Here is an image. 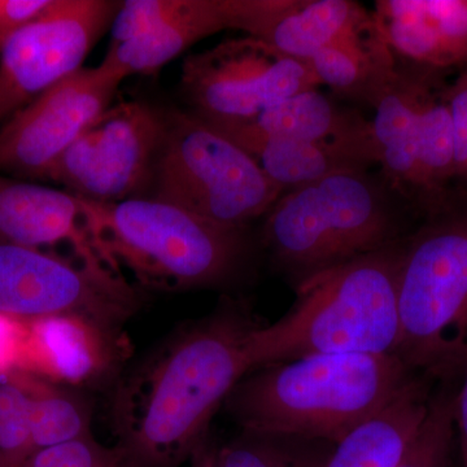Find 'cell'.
Here are the masks:
<instances>
[{
  "label": "cell",
  "instance_id": "1",
  "mask_svg": "<svg viewBox=\"0 0 467 467\" xmlns=\"http://www.w3.org/2000/svg\"><path fill=\"white\" fill-rule=\"evenodd\" d=\"M260 322L226 297L178 331L119 392V450L128 467H178L209 435V423L248 374L245 344Z\"/></svg>",
  "mask_w": 467,
  "mask_h": 467
},
{
  "label": "cell",
  "instance_id": "2",
  "mask_svg": "<svg viewBox=\"0 0 467 467\" xmlns=\"http://www.w3.org/2000/svg\"><path fill=\"white\" fill-rule=\"evenodd\" d=\"M396 355H318L256 368L225 400L242 431L337 445L414 377Z\"/></svg>",
  "mask_w": 467,
  "mask_h": 467
},
{
  "label": "cell",
  "instance_id": "3",
  "mask_svg": "<svg viewBox=\"0 0 467 467\" xmlns=\"http://www.w3.org/2000/svg\"><path fill=\"white\" fill-rule=\"evenodd\" d=\"M402 239L295 285L296 297L284 317L248 337V370L309 356L396 355Z\"/></svg>",
  "mask_w": 467,
  "mask_h": 467
},
{
  "label": "cell",
  "instance_id": "4",
  "mask_svg": "<svg viewBox=\"0 0 467 467\" xmlns=\"http://www.w3.org/2000/svg\"><path fill=\"white\" fill-rule=\"evenodd\" d=\"M401 243L396 356L451 386L467 368V190L454 187Z\"/></svg>",
  "mask_w": 467,
  "mask_h": 467
},
{
  "label": "cell",
  "instance_id": "5",
  "mask_svg": "<svg viewBox=\"0 0 467 467\" xmlns=\"http://www.w3.org/2000/svg\"><path fill=\"white\" fill-rule=\"evenodd\" d=\"M408 209L380 175L337 171L282 193L266 213L261 242L295 285L400 241L411 230Z\"/></svg>",
  "mask_w": 467,
  "mask_h": 467
},
{
  "label": "cell",
  "instance_id": "6",
  "mask_svg": "<svg viewBox=\"0 0 467 467\" xmlns=\"http://www.w3.org/2000/svg\"><path fill=\"white\" fill-rule=\"evenodd\" d=\"M84 202L100 250L143 287H217L238 275L247 260L245 227L218 225L153 196Z\"/></svg>",
  "mask_w": 467,
  "mask_h": 467
},
{
  "label": "cell",
  "instance_id": "7",
  "mask_svg": "<svg viewBox=\"0 0 467 467\" xmlns=\"http://www.w3.org/2000/svg\"><path fill=\"white\" fill-rule=\"evenodd\" d=\"M149 190L147 196L227 227L247 226L284 193L247 150L201 117L181 110L164 113Z\"/></svg>",
  "mask_w": 467,
  "mask_h": 467
},
{
  "label": "cell",
  "instance_id": "8",
  "mask_svg": "<svg viewBox=\"0 0 467 467\" xmlns=\"http://www.w3.org/2000/svg\"><path fill=\"white\" fill-rule=\"evenodd\" d=\"M380 177L420 218L456 187L453 126L438 73L398 63L373 106Z\"/></svg>",
  "mask_w": 467,
  "mask_h": 467
},
{
  "label": "cell",
  "instance_id": "9",
  "mask_svg": "<svg viewBox=\"0 0 467 467\" xmlns=\"http://www.w3.org/2000/svg\"><path fill=\"white\" fill-rule=\"evenodd\" d=\"M140 306L121 275L0 236V313L32 322L70 316L112 331Z\"/></svg>",
  "mask_w": 467,
  "mask_h": 467
},
{
  "label": "cell",
  "instance_id": "10",
  "mask_svg": "<svg viewBox=\"0 0 467 467\" xmlns=\"http://www.w3.org/2000/svg\"><path fill=\"white\" fill-rule=\"evenodd\" d=\"M319 86L306 61L247 36L190 55L181 72V90L193 115L216 128L244 124L279 101Z\"/></svg>",
  "mask_w": 467,
  "mask_h": 467
},
{
  "label": "cell",
  "instance_id": "11",
  "mask_svg": "<svg viewBox=\"0 0 467 467\" xmlns=\"http://www.w3.org/2000/svg\"><path fill=\"white\" fill-rule=\"evenodd\" d=\"M164 134V113L142 101L110 107L52 165L45 181L95 202L149 190Z\"/></svg>",
  "mask_w": 467,
  "mask_h": 467
},
{
  "label": "cell",
  "instance_id": "12",
  "mask_svg": "<svg viewBox=\"0 0 467 467\" xmlns=\"http://www.w3.org/2000/svg\"><path fill=\"white\" fill-rule=\"evenodd\" d=\"M121 3L51 0L0 52V124L81 69Z\"/></svg>",
  "mask_w": 467,
  "mask_h": 467
},
{
  "label": "cell",
  "instance_id": "13",
  "mask_svg": "<svg viewBox=\"0 0 467 467\" xmlns=\"http://www.w3.org/2000/svg\"><path fill=\"white\" fill-rule=\"evenodd\" d=\"M122 82L81 67L17 110L0 128V173L45 181L77 138L112 107Z\"/></svg>",
  "mask_w": 467,
  "mask_h": 467
},
{
  "label": "cell",
  "instance_id": "14",
  "mask_svg": "<svg viewBox=\"0 0 467 467\" xmlns=\"http://www.w3.org/2000/svg\"><path fill=\"white\" fill-rule=\"evenodd\" d=\"M0 236L57 254L63 247L86 266L124 276L95 241L84 199L66 190L0 173Z\"/></svg>",
  "mask_w": 467,
  "mask_h": 467
},
{
  "label": "cell",
  "instance_id": "15",
  "mask_svg": "<svg viewBox=\"0 0 467 467\" xmlns=\"http://www.w3.org/2000/svg\"><path fill=\"white\" fill-rule=\"evenodd\" d=\"M226 9L229 29L306 63L374 21L373 12L352 0H226Z\"/></svg>",
  "mask_w": 467,
  "mask_h": 467
},
{
  "label": "cell",
  "instance_id": "16",
  "mask_svg": "<svg viewBox=\"0 0 467 467\" xmlns=\"http://www.w3.org/2000/svg\"><path fill=\"white\" fill-rule=\"evenodd\" d=\"M216 129L233 140L287 138L346 150L367 168L378 164L371 122L342 109L318 88L297 92L244 124Z\"/></svg>",
  "mask_w": 467,
  "mask_h": 467
},
{
  "label": "cell",
  "instance_id": "17",
  "mask_svg": "<svg viewBox=\"0 0 467 467\" xmlns=\"http://www.w3.org/2000/svg\"><path fill=\"white\" fill-rule=\"evenodd\" d=\"M229 29L226 0H183L182 7L140 38L110 46L101 69L119 81L156 72L196 42Z\"/></svg>",
  "mask_w": 467,
  "mask_h": 467
},
{
  "label": "cell",
  "instance_id": "18",
  "mask_svg": "<svg viewBox=\"0 0 467 467\" xmlns=\"http://www.w3.org/2000/svg\"><path fill=\"white\" fill-rule=\"evenodd\" d=\"M109 330L70 316L27 322L21 371L67 382L92 379L109 359Z\"/></svg>",
  "mask_w": 467,
  "mask_h": 467
},
{
  "label": "cell",
  "instance_id": "19",
  "mask_svg": "<svg viewBox=\"0 0 467 467\" xmlns=\"http://www.w3.org/2000/svg\"><path fill=\"white\" fill-rule=\"evenodd\" d=\"M308 64L319 85L371 109L398 72V61L384 41L376 16L361 32L326 46Z\"/></svg>",
  "mask_w": 467,
  "mask_h": 467
},
{
  "label": "cell",
  "instance_id": "20",
  "mask_svg": "<svg viewBox=\"0 0 467 467\" xmlns=\"http://www.w3.org/2000/svg\"><path fill=\"white\" fill-rule=\"evenodd\" d=\"M247 150L264 174L282 192L350 169H368L346 150L287 138L234 140Z\"/></svg>",
  "mask_w": 467,
  "mask_h": 467
},
{
  "label": "cell",
  "instance_id": "21",
  "mask_svg": "<svg viewBox=\"0 0 467 467\" xmlns=\"http://www.w3.org/2000/svg\"><path fill=\"white\" fill-rule=\"evenodd\" d=\"M24 373L30 392L34 453L92 436L90 407L79 393Z\"/></svg>",
  "mask_w": 467,
  "mask_h": 467
},
{
  "label": "cell",
  "instance_id": "22",
  "mask_svg": "<svg viewBox=\"0 0 467 467\" xmlns=\"http://www.w3.org/2000/svg\"><path fill=\"white\" fill-rule=\"evenodd\" d=\"M335 444L242 431L220 447L221 467H325Z\"/></svg>",
  "mask_w": 467,
  "mask_h": 467
},
{
  "label": "cell",
  "instance_id": "23",
  "mask_svg": "<svg viewBox=\"0 0 467 467\" xmlns=\"http://www.w3.org/2000/svg\"><path fill=\"white\" fill-rule=\"evenodd\" d=\"M34 454L26 373L0 378V467H23Z\"/></svg>",
  "mask_w": 467,
  "mask_h": 467
},
{
  "label": "cell",
  "instance_id": "24",
  "mask_svg": "<svg viewBox=\"0 0 467 467\" xmlns=\"http://www.w3.org/2000/svg\"><path fill=\"white\" fill-rule=\"evenodd\" d=\"M454 398L451 386L435 392L429 416L399 467H454Z\"/></svg>",
  "mask_w": 467,
  "mask_h": 467
},
{
  "label": "cell",
  "instance_id": "25",
  "mask_svg": "<svg viewBox=\"0 0 467 467\" xmlns=\"http://www.w3.org/2000/svg\"><path fill=\"white\" fill-rule=\"evenodd\" d=\"M23 467H128L119 448L103 447L94 436L36 451Z\"/></svg>",
  "mask_w": 467,
  "mask_h": 467
},
{
  "label": "cell",
  "instance_id": "26",
  "mask_svg": "<svg viewBox=\"0 0 467 467\" xmlns=\"http://www.w3.org/2000/svg\"><path fill=\"white\" fill-rule=\"evenodd\" d=\"M183 0H128L121 3L110 27L112 45L133 41L164 24L182 7Z\"/></svg>",
  "mask_w": 467,
  "mask_h": 467
},
{
  "label": "cell",
  "instance_id": "27",
  "mask_svg": "<svg viewBox=\"0 0 467 467\" xmlns=\"http://www.w3.org/2000/svg\"><path fill=\"white\" fill-rule=\"evenodd\" d=\"M26 337L27 322L0 313V378L20 370Z\"/></svg>",
  "mask_w": 467,
  "mask_h": 467
},
{
  "label": "cell",
  "instance_id": "28",
  "mask_svg": "<svg viewBox=\"0 0 467 467\" xmlns=\"http://www.w3.org/2000/svg\"><path fill=\"white\" fill-rule=\"evenodd\" d=\"M51 0H0V52L27 24L50 5Z\"/></svg>",
  "mask_w": 467,
  "mask_h": 467
},
{
  "label": "cell",
  "instance_id": "29",
  "mask_svg": "<svg viewBox=\"0 0 467 467\" xmlns=\"http://www.w3.org/2000/svg\"><path fill=\"white\" fill-rule=\"evenodd\" d=\"M454 430L460 467H467V368L454 398Z\"/></svg>",
  "mask_w": 467,
  "mask_h": 467
},
{
  "label": "cell",
  "instance_id": "30",
  "mask_svg": "<svg viewBox=\"0 0 467 467\" xmlns=\"http://www.w3.org/2000/svg\"><path fill=\"white\" fill-rule=\"evenodd\" d=\"M190 463L192 467H221L220 447L208 435L192 451Z\"/></svg>",
  "mask_w": 467,
  "mask_h": 467
}]
</instances>
